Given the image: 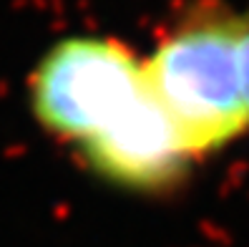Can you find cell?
Masks as SVG:
<instances>
[{"label": "cell", "instance_id": "6da1fadb", "mask_svg": "<svg viewBox=\"0 0 249 247\" xmlns=\"http://www.w3.org/2000/svg\"><path fill=\"white\" fill-rule=\"evenodd\" d=\"M249 16L196 3L143 61V78L192 162L229 147L249 129L242 40Z\"/></svg>", "mask_w": 249, "mask_h": 247}, {"label": "cell", "instance_id": "7a4b0ae2", "mask_svg": "<svg viewBox=\"0 0 249 247\" xmlns=\"http://www.w3.org/2000/svg\"><path fill=\"white\" fill-rule=\"evenodd\" d=\"M143 91V61L128 46L106 36H71L36 63L31 111L51 136L78 149Z\"/></svg>", "mask_w": 249, "mask_h": 247}, {"label": "cell", "instance_id": "3957f363", "mask_svg": "<svg viewBox=\"0 0 249 247\" xmlns=\"http://www.w3.org/2000/svg\"><path fill=\"white\" fill-rule=\"evenodd\" d=\"M78 154L96 177L136 194L174 190L192 164L149 86L119 119L81 144Z\"/></svg>", "mask_w": 249, "mask_h": 247}, {"label": "cell", "instance_id": "277c9868", "mask_svg": "<svg viewBox=\"0 0 249 247\" xmlns=\"http://www.w3.org/2000/svg\"><path fill=\"white\" fill-rule=\"evenodd\" d=\"M242 78H244V96H247V109H249V31L242 40Z\"/></svg>", "mask_w": 249, "mask_h": 247}]
</instances>
